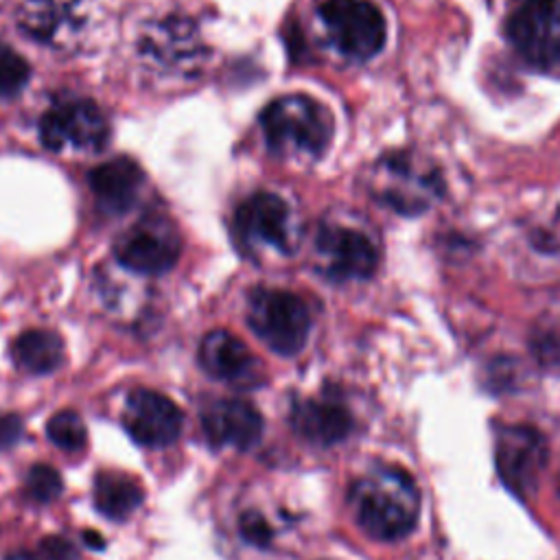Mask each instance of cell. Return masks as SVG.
Wrapping results in <instances>:
<instances>
[{
	"label": "cell",
	"instance_id": "cell-1",
	"mask_svg": "<svg viewBox=\"0 0 560 560\" xmlns=\"http://www.w3.org/2000/svg\"><path fill=\"white\" fill-rule=\"evenodd\" d=\"M350 508L368 536L392 542L405 538L416 527L420 494L405 470L378 466L352 486Z\"/></svg>",
	"mask_w": 560,
	"mask_h": 560
},
{
	"label": "cell",
	"instance_id": "cell-2",
	"mask_svg": "<svg viewBox=\"0 0 560 560\" xmlns=\"http://www.w3.org/2000/svg\"><path fill=\"white\" fill-rule=\"evenodd\" d=\"M260 127L273 153L319 158L332 138V116L306 94H287L260 112Z\"/></svg>",
	"mask_w": 560,
	"mask_h": 560
},
{
	"label": "cell",
	"instance_id": "cell-3",
	"mask_svg": "<svg viewBox=\"0 0 560 560\" xmlns=\"http://www.w3.org/2000/svg\"><path fill=\"white\" fill-rule=\"evenodd\" d=\"M374 197L402 214L427 210L442 192V179L433 164L409 151H394L374 164Z\"/></svg>",
	"mask_w": 560,
	"mask_h": 560
},
{
	"label": "cell",
	"instance_id": "cell-4",
	"mask_svg": "<svg viewBox=\"0 0 560 560\" xmlns=\"http://www.w3.org/2000/svg\"><path fill=\"white\" fill-rule=\"evenodd\" d=\"M249 328L278 354H298L308 339L311 313L306 302L284 289H254L247 300Z\"/></svg>",
	"mask_w": 560,
	"mask_h": 560
},
{
	"label": "cell",
	"instance_id": "cell-5",
	"mask_svg": "<svg viewBox=\"0 0 560 560\" xmlns=\"http://www.w3.org/2000/svg\"><path fill=\"white\" fill-rule=\"evenodd\" d=\"M508 37L538 70H560V0H521L508 15Z\"/></svg>",
	"mask_w": 560,
	"mask_h": 560
},
{
	"label": "cell",
	"instance_id": "cell-6",
	"mask_svg": "<svg viewBox=\"0 0 560 560\" xmlns=\"http://www.w3.org/2000/svg\"><path fill=\"white\" fill-rule=\"evenodd\" d=\"M319 18L330 42L350 59L365 61L385 44V20L370 0H326Z\"/></svg>",
	"mask_w": 560,
	"mask_h": 560
},
{
	"label": "cell",
	"instance_id": "cell-7",
	"mask_svg": "<svg viewBox=\"0 0 560 560\" xmlns=\"http://www.w3.org/2000/svg\"><path fill=\"white\" fill-rule=\"evenodd\" d=\"M109 140V122L90 98H70L52 105L39 118V142L48 151L74 147L79 151H101Z\"/></svg>",
	"mask_w": 560,
	"mask_h": 560
},
{
	"label": "cell",
	"instance_id": "cell-8",
	"mask_svg": "<svg viewBox=\"0 0 560 560\" xmlns=\"http://www.w3.org/2000/svg\"><path fill=\"white\" fill-rule=\"evenodd\" d=\"M234 234L243 249L273 247L282 254L295 249V230L289 203L267 190L247 197L234 212Z\"/></svg>",
	"mask_w": 560,
	"mask_h": 560
},
{
	"label": "cell",
	"instance_id": "cell-9",
	"mask_svg": "<svg viewBox=\"0 0 560 560\" xmlns=\"http://www.w3.org/2000/svg\"><path fill=\"white\" fill-rule=\"evenodd\" d=\"M182 252V241L177 230L166 219L144 217L129 232L120 236L114 254L120 265L131 271L160 276L168 271Z\"/></svg>",
	"mask_w": 560,
	"mask_h": 560
},
{
	"label": "cell",
	"instance_id": "cell-10",
	"mask_svg": "<svg viewBox=\"0 0 560 560\" xmlns=\"http://www.w3.org/2000/svg\"><path fill=\"white\" fill-rule=\"evenodd\" d=\"M497 470L503 483L518 497H527L547 462L545 438L525 424H512L497 435Z\"/></svg>",
	"mask_w": 560,
	"mask_h": 560
},
{
	"label": "cell",
	"instance_id": "cell-11",
	"mask_svg": "<svg viewBox=\"0 0 560 560\" xmlns=\"http://www.w3.org/2000/svg\"><path fill=\"white\" fill-rule=\"evenodd\" d=\"M315 249L324 273L332 280H363L378 265V249L372 238L346 225H322Z\"/></svg>",
	"mask_w": 560,
	"mask_h": 560
},
{
	"label": "cell",
	"instance_id": "cell-12",
	"mask_svg": "<svg viewBox=\"0 0 560 560\" xmlns=\"http://www.w3.org/2000/svg\"><path fill=\"white\" fill-rule=\"evenodd\" d=\"M122 424L138 444L160 448L177 440L182 431V411L164 394L138 387L127 396Z\"/></svg>",
	"mask_w": 560,
	"mask_h": 560
},
{
	"label": "cell",
	"instance_id": "cell-13",
	"mask_svg": "<svg viewBox=\"0 0 560 560\" xmlns=\"http://www.w3.org/2000/svg\"><path fill=\"white\" fill-rule=\"evenodd\" d=\"M142 50L158 63L175 70H195L203 59V42L197 26L179 15L149 24L142 37Z\"/></svg>",
	"mask_w": 560,
	"mask_h": 560
},
{
	"label": "cell",
	"instance_id": "cell-14",
	"mask_svg": "<svg viewBox=\"0 0 560 560\" xmlns=\"http://www.w3.org/2000/svg\"><path fill=\"white\" fill-rule=\"evenodd\" d=\"M201 427L212 446H236L247 451L258 444L262 435L260 411L238 398H223L210 402L201 411Z\"/></svg>",
	"mask_w": 560,
	"mask_h": 560
},
{
	"label": "cell",
	"instance_id": "cell-15",
	"mask_svg": "<svg viewBox=\"0 0 560 560\" xmlns=\"http://www.w3.org/2000/svg\"><path fill=\"white\" fill-rule=\"evenodd\" d=\"M88 184L101 210L107 214H122L136 203L144 184V173L136 160L120 155L92 168Z\"/></svg>",
	"mask_w": 560,
	"mask_h": 560
},
{
	"label": "cell",
	"instance_id": "cell-16",
	"mask_svg": "<svg viewBox=\"0 0 560 560\" xmlns=\"http://www.w3.org/2000/svg\"><path fill=\"white\" fill-rule=\"evenodd\" d=\"M199 365L219 381L256 383L260 363L230 330H210L199 343Z\"/></svg>",
	"mask_w": 560,
	"mask_h": 560
},
{
	"label": "cell",
	"instance_id": "cell-17",
	"mask_svg": "<svg viewBox=\"0 0 560 560\" xmlns=\"http://www.w3.org/2000/svg\"><path fill=\"white\" fill-rule=\"evenodd\" d=\"M291 424L300 438L313 444L330 446L350 433L352 418L348 409L337 402L302 400L291 411Z\"/></svg>",
	"mask_w": 560,
	"mask_h": 560
},
{
	"label": "cell",
	"instance_id": "cell-18",
	"mask_svg": "<svg viewBox=\"0 0 560 560\" xmlns=\"http://www.w3.org/2000/svg\"><path fill=\"white\" fill-rule=\"evenodd\" d=\"M13 363L28 374H50L63 363V339L44 328H31L18 335L11 346Z\"/></svg>",
	"mask_w": 560,
	"mask_h": 560
},
{
	"label": "cell",
	"instance_id": "cell-19",
	"mask_svg": "<svg viewBox=\"0 0 560 560\" xmlns=\"http://www.w3.org/2000/svg\"><path fill=\"white\" fill-rule=\"evenodd\" d=\"M142 499L144 494L140 483L125 472L105 470L94 481V505L107 518H127Z\"/></svg>",
	"mask_w": 560,
	"mask_h": 560
},
{
	"label": "cell",
	"instance_id": "cell-20",
	"mask_svg": "<svg viewBox=\"0 0 560 560\" xmlns=\"http://www.w3.org/2000/svg\"><path fill=\"white\" fill-rule=\"evenodd\" d=\"M70 9L61 0H24L18 11L20 28L37 42H59L70 26Z\"/></svg>",
	"mask_w": 560,
	"mask_h": 560
},
{
	"label": "cell",
	"instance_id": "cell-21",
	"mask_svg": "<svg viewBox=\"0 0 560 560\" xmlns=\"http://www.w3.org/2000/svg\"><path fill=\"white\" fill-rule=\"evenodd\" d=\"M46 433L50 438V442L63 451H81L88 442V429L85 422L81 420L79 413L63 409L57 411L55 416H50L48 424H46Z\"/></svg>",
	"mask_w": 560,
	"mask_h": 560
},
{
	"label": "cell",
	"instance_id": "cell-22",
	"mask_svg": "<svg viewBox=\"0 0 560 560\" xmlns=\"http://www.w3.org/2000/svg\"><path fill=\"white\" fill-rule=\"evenodd\" d=\"M31 77L28 61L11 46L0 42V96H15Z\"/></svg>",
	"mask_w": 560,
	"mask_h": 560
},
{
	"label": "cell",
	"instance_id": "cell-23",
	"mask_svg": "<svg viewBox=\"0 0 560 560\" xmlns=\"http://www.w3.org/2000/svg\"><path fill=\"white\" fill-rule=\"evenodd\" d=\"M26 490L35 501L48 503L61 494L63 481H61V475L52 466L35 464L26 472Z\"/></svg>",
	"mask_w": 560,
	"mask_h": 560
},
{
	"label": "cell",
	"instance_id": "cell-24",
	"mask_svg": "<svg viewBox=\"0 0 560 560\" xmlns=\"http://www.w3.org/2000/svg\"><path fill=\"white\" fill-rule=\"evenodd\" d=\"M238 532L249 545H256V547H262V549L269 547V542L273 538V532H271L269 523L258 512H245L238 521Z\"/></svg>",
	"mask_w": 560,
	"mask_h": 560
},
{
	"label": "cell",
	"instance_id": "cell-25",
	"mask_svg": "<svg viewBox=\"0 0 560 560\" xmlns=\"http://www.w3.org/2000/svg\"><path fill=\"white\" fill-rule=\"evenodd\" d=\"M35 560H77V549L68 538L48 536L39 542Z\"/></svg>",
	"mask_w": 560,
	"mask_h": 560
},
{
	"label": "cell",
	"instance_id": "cell-26",
	"mask_svg": "<svg viewBox=\"0 0 560 560\" xmlns=\"http://www.w3.org/2000/svg\"><path fill=\"white\" fill-rule=\"evenodd\" d=\"M22 420L15 413L0 416V451L13 446L22 438Z\"/></svg>",
	"mask_w": 560,
	"mask_h": 560
},
{
	"label": "cell",
	"instance_id": "cell-27",
	"mask_svg": "<svg viewBox=\"0 0 560 560\" xmlns=\"http://www.w3.org/2000/svg\"><path fill=\"white\" fill-rule=\"evenodd\" d=\"M81 536H83V542H85L90 549H105V538H103L98 532L85 529Z\"/></svg>",
	"mask_w": 560,
	"mask_h": 560
}]
</instances>
